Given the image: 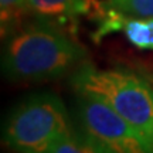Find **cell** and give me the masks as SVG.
Masks as SVG:
<instances>
[{
  "instance_id": "ba28073f",
  "label": "cell",
  "mask_w": 153,
  "mask_h": 153,
  "mask_svg": "<svg viewBox=\"0 0 153 153\" xmlns=\"http://www.w3.org/2000/svg\"><path fill=\"white\" fill-rule=\"evenodd\" d=\"M105 1L108 6L129 17L153 19V0H105Z\"/></svg>"
},
{
  "instance_id": "6da1fadb",
  "label": "cell",
  "mask_w": 153,
  "mask_h": 153,
  "mask_svg": "<svg viewBox=\"0 0 153 153\" xmlns=\"http://www.w3.org/2000/svg\"><path fill=\"white\" fill-rule=\"evenodd\" d=\"M84 57V47L58 26L37 19L7 37L3 70L11 79H48L74 70Z\"/></svg>"
},
{
  "instance_id": "9c48e42d",
  "label": "cell",
  "mask_w": 153,
  "mask_h": 153,
  "mask_svg": "<svg viewBox=\"0 0 153 153\" xmlns=\"http://www.w3.org/2000/svg\"><path fill=\"white\" fill-rule=\"evenodd\" d=\"M53 153H104L89 137L84 133L72 132L68 137L61 140Z\"/></svg>"
},
{
  "instance_id": "7a4b0ae2",
  "label": "cell",
  "mask_w": 153,
  "mask_h": 153,
  "mask_svg": "<svg viewBox=\"0 0 153 153\" xmlns=\"http://www.w3.org/2000/svg\"><path fill=\"white\" fill-rule=\"evenodd\" d=\"M71 85L79 97L108 104L153 149V88L142 76L123 68L101 70L82 62L72 74Z\"/></svg>"
},
{
  "instance_id": "3957f363",
  "label": "cell",
  "mask_w": 153,
  "mask_h": 153,
  "mask_svg": "<svg viewBox=\"0 0 153 153\" xmlns=\"http://www.w3.org/2000/svg\"><path fill=\"white\" fill-rule=\"evenodd\" d=\"M72 132L62 101L53 94H40L26 99L11 114L4 142L17 153H53Z\"/></svg>"
},
{
  "instance_id": "277c9868",
  "label": "cell",
  "mask_w": 153,
  "mask_h": 153,
  "mask_svg": "<svg viewBox=\"0 0 153 153\" xmlns=\"http://www.w3.org/2000/svg\"><path fill=\"white\" fill-rule=\"evenodd\" d=\"M84 133L104 153H153L142 135L104 101L79 97Z\"/></svg>"
},
{
  "instance_id": "5b68a950",
  "label": "cell",
  "mask_w": 153,
  "mask_h": 153,
  "mask_svg": "<svg viewBox=\"0 0 153 153\" xmlns=\"http://www.w3.org/2000/svg\"><path fill=\"white\" fill-rule=\"evenodd\" d=\"M26 13L38 20L62 24L85 13V0H27Z\"/></svg>"
},
{
  "instance_id": "8992f818",
  "label": "cell",
  "mask_w": 153,
  "mask_h": 153,
  "mask_svg": "<svg viewBox=\"0 0 153 153\" xmlns=\"http://www.w3.org/2000/svg\"><path fill=\"white\" fill-rule=\"evenodd\" d=\"M122 31L136 48L153 51V19L128 17Z\"/></svg>"
},
{
  "instance_id": "52a82bcc",
  "label": "cell",
  "mask_w": 153,
  "mask_h": 153,
  "mask_svg": "<svg viewBox=\"0 0 153 153\" xmlns=\"http://www.w3.org/2000/svg\"><path fill=\"white\" fill-rule=\"evenodd\" d=\"M27 0H0L1 9V36L9 37L17 26V20L26 13Z\"/></svg>"
}]
</instances>
